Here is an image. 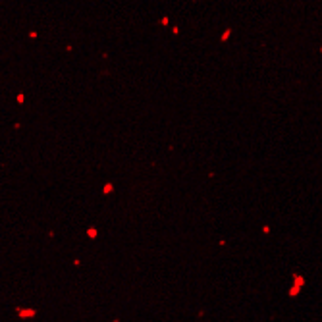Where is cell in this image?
I'll return each instance as SVG.
<instances>
[{
	"label": "cell",
	"mask_w": 322,
	"mask_h": 322,
	"mask_svg": "<svg viewBox=\"0 0 322 322\" xmlns=\"http://www.w3.org/2000/svg\"><path fill=\"white\" fill-rule=\"evenodd\" d=\"M293 278H295V282H297V284H295V287H291V291H289V295H291V297H293V295H297V293H299V289H301V286L305 284V280L301 278V276H297V274H295Z\"/></svg>",
	"instance_id": "cell-1"
},
{
	"label": "cell",
	"mask_w": 322,
	"mask_h": 322,
	"mask_svg": "<svg viewBox=\"0 0 322 322\" xmlns=\"http://www.w3.org/2000/svg\"><path fill=\"white\" fill-rule=\"evenodd\" d=\"M21 315H23V316H33V311H23Z\"/></svg>",
	"instance_id": "cell-2"
}]
</instances>
